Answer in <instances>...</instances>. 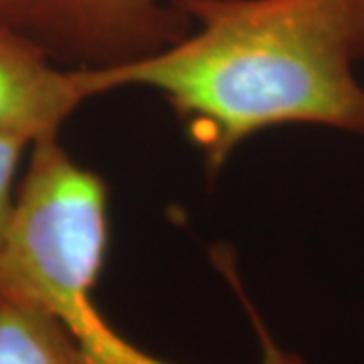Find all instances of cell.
<instances>
[{"mask_svg":"<svg viewBox=\"0 0 364 364\" xmlns=\"http://www.w3.org/2000/svg\"><path fill=\"white\" fill-rule=\"evenodd\" d=\"M0 364H83L61 320L41 308L0 298Z\"/></svg>","mask_w":364,"mask_h":364,"instance_id":"5b68a950","label":"cell"},{"mask_svg":"<svg viewBox=\"0 0 364 364\" xmlns=\"http://www.w3.org/2000/svg\"><path fill=\"white\" fill-rule=\"evenodd\" d=\"M363 16H364V0H363Z\"/></svg>","mask_w":364,"mask_h":364,"instance_id":"52a82bcc","label":"cell"},{"mask_svg":"<svg viewBox=\"0 0 364 364\" xmlns=\"http://www.w3.org/2000/svg\"><path fill=\"white\" fill-rule=\"evenodd\" d=\"M184 0H0V26L57 65L109 69L181 41L193 23Z\"/></svg>","mask_w":364,"mask_h":364,"instance_id":"3957f363","label":"cell"},{"mask_svg":"<svg viewBox=\"0 0 364 364\" xmlns=\"http://www.w3.org/2000/svg\"><path fill=\"white\" fill-rule=\"evenodd\" d=\"M109 245V198L90 184H57L31 195L14 213L0 247V298L61 320L83 364H172L146 352L109 324L95 301ZM223 275L259 338L257 364H310L284 348L241 287L231 261Z\"/></svg>","mask_w":364,"mask_h":364,"instance_id":"7a4b0ae2","label":"cell"},{"mask_svg":"<svg viewBox=\"0 0 364 364\" xmlns=\"http://www.w3.org/2000/svg\"><path fill=\"white\" fill-rule=\"evenodd\" d=\"M90 100L77 69L57 65L31 41L0 26V134L31 142L59 134Z\"/></svg>","mask_w":364,"mask_h":364,"instance_id":"277c9868","label":"cell"},{"mask_svg":"<svg viewBox=\"0 0 364 364\" xmlns=\"http://www.w3.org/2000/svg\"><path fill=\"white\" fill-rule=\"evenodd\" d=\"M31 140L21 136L0 134V247L4 243L6 229L11 225L14 200H16V176L25 154H28Z\"/></svg>","mask_w":364,"mask_h":364,"instance_id":"8992f818","label":"cell"},{"mask_svg":"<svg viewBox=\"0 0 364 364\" xmlns=\"http://www.w3.org/2000/svg\"><path fill=\"white\" fill-rule=\"evenodd\" d=\"M193 28L144 59L77 69L90 97L158 93L213 174L243 142L277 126L364 138L363 0H184Z\"/></svg>","mask_w":364,"mask_h":364,"instance_id":"6da1fadb","label":"cell"}]
</instances>
